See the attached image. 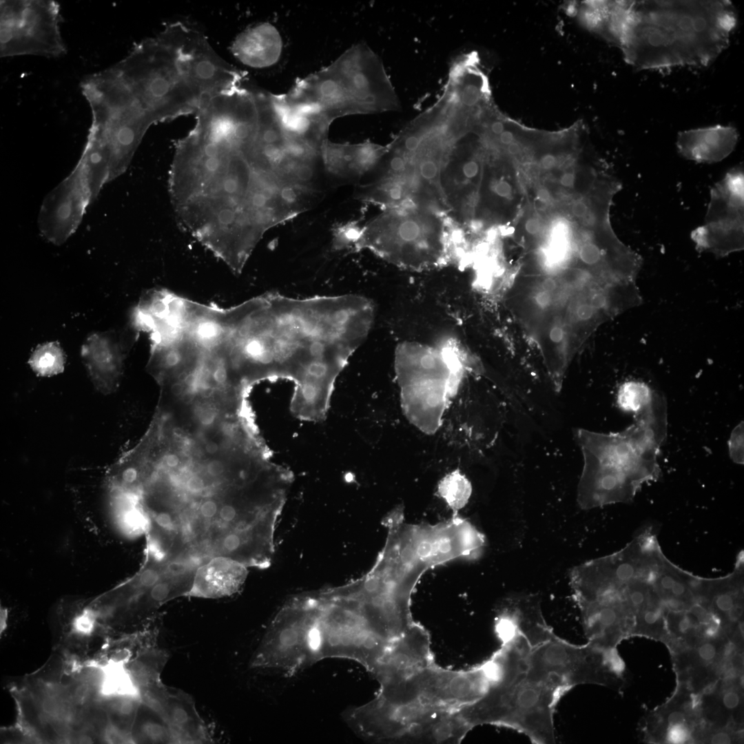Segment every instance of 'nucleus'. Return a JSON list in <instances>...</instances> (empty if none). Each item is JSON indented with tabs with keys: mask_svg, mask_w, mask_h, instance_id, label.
<instances>
[{
	"mask_svg": "<svg viewBox=\"0 0 744 744\" xmlns=\"http://www.w3.org/2000/svg\"><path fill=\"white\" fill-rule=\"evenodd\" d=\"M195 115L175 147L171 203L181 229L239 274L262 238L257 221L281 202L283 185L258 152V118L247 99L224 91Z\"/></svg>",
	"mask_w": 744,
	"mask_h": 744,
	"instance_id": "obj_1",
	"label": "nucleus"
},
{
	"mask_svg": "<svg viewBox=\"0 0 744 744\" xmlns=\"http://www.w3.org/2000/svg\"><path fill=\"white\" fill-rule=\"evenodd\" d=\"M495 631L500 645L482 662L484 692L459 714L471 730L496 725L521 733L532 743H555L558 703L576 686L601 684V653L588 643L578 645L558 636L532 595L508 599L497 612Z\"/></svg>",
	"mask_w": 744,
	"mask_h": 744,
	"instance_id": "obj_2",
	"label": "nucleus"
},
{
	"mask_svg": "<svg viewBox=\"0 0 744 744\" xmlns=\"http://www.w3.org/2000/svg\"><path fill=\"white\" fill-rule=\"evenodd\" d=\"M736 23L726 0L621 1L611 41L637 69L706 66L728 46Z\"/></svg>",
	"mask_w": 744,
	"mask_h": 744,
	"instance_id": "obj_3",
	"label": "nucleus"
},
{
	"mask_svg": "<svg viewBox=\"0 0 744 744\" xmlns=\"http://www.w3.org/2000/svg\"><path fill=\"white\" fill-rule=\"evenodd\" d=\"M655 393L634 415V422L621 432L575 431L583 459L577 491L582 508L630 502L644 483L658 479V456L667 434V405Z\"/></svg>",
	"mask_w": 744,
	"mask_h": 744,
	"instance_id": "obj_4",
	"label": "nucleus"
},
{
	"mask_svg": "<svg viewBox=\"0 0 744 744\" xmlns=\"http://www.w3.org/2000/svg\"><path fill=\"white\" fill-rule=\"evenodd\" d=\"M395 371L403 414L416 428L433 430L442 424L469 369L457 349L408 342L396 349Z\"/></svg>",
	"mask_w": 744,
	"mask_h": 744,
	"instance_id": "obj_5",
	"label": "nucleus"
},
{
	"mask_svg": "<svg viewBox=\"0 0 744 744\" xmlns=\"http://www.w3.org/2000/svg\"><path fill=\"white\" fill-rule=\"evenodd\" d=\"M382 209L361 228L353 248L369 249L407 270H429L446 264L453 247L444 216L414 206Z\"/></svg>",
	"mask_w": 744,
	"mask_h": 744,
	"instance_id": "obj_6",
	"label": "nucleus"
},
{
	"mask_svg": "<svg viewBox=\"0 0 744 744\" xmlns=\"http://www.w3.org/2000/svg\"><path fill=\"white\" fill-rule=\"evenodd\" d=\"M373 63L364 50L351 48L328 66L298 80L285 94L331 123L345 115L375 110L383 102Z\"/></svg>",
	"mask_w": 744,
	"mask_h": 744,
	"instance_id": "obj_7",
	"label": "nucleus"
},
{
	"mask_svg": "<svg viewBox=\"0 0 744 744\" xmlns=\"http://www.w3.org/2000/svg\"><path fill=\"white\" fill-rule=\"evenodd\" d=\"M315 613L317 661H355L371 672L388 646L369 629L344 585L310 592Z\"/></svg>",
	"mask_w": 744,
	"mask_h": 744,
	"instance_id": "obj_8",
	"label": "nucleus"
},
{
	"mask_svg": "<svg viewBox=\"0 0 744 744\" xmlns=\"http://www.w3.org/2000/svg\"><path fill=\"white\" fill-rule=\"evenodd\" d=\"M315 614L309 592L289 599L276 613L251 666L293 674L317 661Z\"/></svg>",
	"mask_w": 744,
	"mask_h": 744,
	"instance_id": "obj_9",
	"label": "nucleus"
},
{
	"mask_svg": "<svg viewBox=\"0 0 744 744\" xmlns=\"http://www.w3.org/2000/svg\"><path fill=\"white\" fill-rule=\"evenodd\" d=\"M59 11L53 1H1V57L65 53Z\"/></svg>",
	"mask_w": 744,
	"mask_h": 744,
	"instance_id": "obj_10",
	"label": "nucleus"
},
{
	"mask_svg": "<svg viewBox=\"0 0 744 744\" xmlns=\"http://www.w3.org/2000/svg\"><path fill=\"white\" fill-rule=\"evenodd\" d=\"M492 402H482L460 388L450 404L441 428L446 440L453 445L474 448L492 442L498 428Z\"/></svg>",
	"mask_w": 744,
	"mask_h": 744,
	"instance_id": "obj_11",
	"label": "nucleus"
},
{
	"mask_svg": "<svg viewBox=\"0 0 744 744\" xmlns=\"http://www.w3.org/2000/svg\"><path fill=\"white\" fill-rule=\"evenodd\" d=\"M142 699L167 721L179 743H207L212 741L194 702L184 692L172 690L159 681L143 690Z\"/></svg>",
	"mask_w": 744,
	"mask_h": 744,
	"instance_id": "obj_12",
	"label": "nucleus"
},
{
	"mask_svg": "<svg viewBox=\"0 0 744 744\" xmlns=\"http://www.w3.org/2000/svg\"><path fill=\"white\" fill-rule=\"evenodd\" d=\"M435 661L427 630L415 622L394 640L371 672L379 683L404 680Z\"/></svg>",
	"mask_w": 744,
	"mask_h": 744,
	"instance_id": "obj_13",
	"label": "nucleus"
},
{
	"mask_svg": "<svg viewBox=\"0 0 744 744\" xmlns=\"http://www.w3.org/2000/svg\"><path fill=\"white\" fill-rule=\"evenodd\" d=\"M743 564L728 577L707 579L702 604L719 621L730 638L741 633L743 617Z\"/></svg>",
	"mask_w": 744,
	"mask_h": 744,
	"instance_id": "obj_14",
	"label": "nucleus"
},
{
	"mask_svg": "<svg viewBox=\"0 0 744 744\" xmlns=\"http://www.w3.org/2000/svg\"><path fill=\"white\" fill-rule=\"evenodd\" d=\"M738 133L731 125H716L679 133L676 147L688 160L712 163L727 157L734 149Z\"/></svg>",
	"mask_w": 744,
	"mask_h": 744,
	"instance_id": "obj_15",
	"label": "nucleus"
},
{
	"mask_svg": "<svg viewBox=\"0 0 744 744\" xmlns=\"http://www.w3.org/2000/svg\"><path fill=\"white\" fill-rule=\"evenodd\" d=\"M248 568L228 558L209 560L196 568L187 597L216 599L234 595L245 583Z\"/></svg>",
	"mask_w": 744,
	"mask_h": 744,
	"instance_id": "obj_16",
	"label": "nucleus"
},
{
	"mask_svg": "<svg viewBox=\"0 0 744 744\" xmlns=\"http://www.w3.org/2000/svg\"><path fill=\"white\" fill-rule=\"evenodd\" d=\"M114 333L94 335L83 347L82 355L96 389L107 395L116 389L123 349Z\"/></svg>",
	"mask_w": 744,
	"mask_h": 744,
	"instance_id": "obj_17",
	"label": "nucleus"
},
{
	"mask_svg": "<svg viewBox=\"0 0 744 744\" xmlns=\"http://www.w3.org/2000/svg\"><path fill=\"white\" fill-rule=\"evenodd\" d=\"M233 55L252 68H266L276 64L282 51L279 31L268 22L259 23L240 32L231 46Z\"/></svg>",
	"mask_w": 744,
	"mask_h": 744,
	"instance_id": "obj_18",
	"label": "nucleus"
},
{
	"mask_svg": "<svg viewBox=\"0 0 744 744\" xmlns=\"http://www.w3.org/2000/svg\"><path fill=\"white\" fill-rule=\"evenodd\" d=\"M386 150L366 143H333L327 139L320 148L321 160L329 172L342 177L360 178L376 166Z\"/></svg>",
	"mask_w": 744,
	"mask_h": 744,
	"instance_id": "obj_19",
	"label": "nucleus"
},
{
	"mask_svg": "<svg viewBox=\"0 0 744 744\" xmlns=\"http://www.w3.org/2000/svg\"><path fill=\"white\" fill-rule=\"evenodd\" d=\"M702 581L682 571L665 558L652 583L666 610L682 611L698 603Z\"/></svg>",
	"mask_w": 744,
	"mask_h": 744,
	"instance_id": "obj_20",
	"label": "nucleus"
},
{
	"mask_svg": "<svg viewBox=\"0 0 744 744\" xmlns=\"http://www.w3.org/2000/svg\"><path fill=\"white\" fill-rule=\"evenodd\" d=\"M744 221V174L741 166L731 169L710 191L705 223Z\"/></svg>",
	"mask_w": 744,
	"mask_h": 744,
	"instance_id": "obj_21",
	"label": "nucleus"
},
{
	"mask_svg": "<svg viewBox=\"0 0 744 744\" xmlns=\"http://www.w3.org/2000/svg\"><path fill=\"white\" fill-rule=\"evenodd\" d=\"M743 234L744 221H722L705 223L692 231L691 238L699 250L724 256L743 249Z\"/></svg>",
	"mask_w": 744,
	"mask_h": 744,
	"instance_id": "obj_22",
	"label": "nucleus"
},
{
	"mask_svg": "<svg viewBox=\"0 0 744 744\" xmlns=\"http://www.w3.org/2000/svg\"><path fill=\"white\" fill-rule=\"evenodd\" d=\"M666 611L657 594L645 608L635 614L632 636H643L666 643L668 639Z\"/></svg>",
	"mask_w": 744,
	"mask_h": 744,
	"instance_id": "obj_23",
	"label": "nucleus"
},
{
	"mask_svg": "<svg viewBox=\"0 0 744 744\" xmlns=\"http://www.w3.org/2000/svg\"><path fill=\"white\" fill-rule=\"evenodd\" d=\"M472 490L471 482L458 468L446 474L437 486V495L452 510L453 515L458 514L468 504Z\"/></svg>",
	"mask_w": 744,
	"mask_h": 744,
	"instance_id": "obj_24",
	"label": "nucleus"
},
{
	"mask_svg": "<svg viewBox=\"0 0 744 744\" xmlns=\"http://www.w3.org/2000/svg\"><path fill=\"white\" fill-rule=\"evenodd\" d=\"M655 392L643 382L628 380L619 386L617 404L621 410L635 415L650 403Z\"/></svg>",
	"mask_w": 744,
	"mask_h": 744,
	"instance_id": "obj_25",
	"label": "nucleus"
},
{
	"mask_svg": "<svg viewBox=\"0 0 744 744\" xmlns=\"http://www.w3.org/2000/svg\"><path fill=\"white\" fill-rule=\"evenodd\" d=\"M33 371L41 376H50L61 373L64 368L63 352L58 346L49 344L38 348L30 359Z\"/></svg>",
	"mask_w": 744,
	"mask_h": 744,
	"instance_id": "obj_26",
	"label": "nucleus"
},
{
	"mask_svg": "<svg viewBox=\"0 0 744 744\" xmlns=\"http://www.w3.org/2000/svg\"><path fill=\"white\" fill-rule=\"evenodd\" d=\"M743 422L738 424L732 431L728 448L730 457L736 464H743Z\"/></svg>",
	"mask_w": 744,
	"mask_h": 744,
	"instance_id": "obj_27",
	"label": "nucleus"
},
{
	"mask_svg": "<svg viewBox=\"0 0 744 744\" xmlns=\"http://www.w3.org/2000/svg\"><path fill=\"white\" fill-rule=\"evenodd\" d=\"M579 256L585 264L597 265L602 261L603 253L598 245L593 242H588L581 246Z\"/></svg>",
	"mask_w": 744,
	"mask_h": 744,
	"instance_id": "obj_28",
	"label": "nucleus"
},
{
	"mask_svg": "<svg viewBox=\"0 0 744 744\" xmlns=\"http://www.w3.org/2000/svg\"><path fill=\"white\" fill-rule=\"evenodd\" d=\"M479 98V91L476 87L473 85L466 86L462 94V101L464 104L471 106L475 104Z\"/></svg>",
	"mask_w": 744,
	"mask_h": 744,
	"instance_id": "obj_29",
	"label": "nucleus"
},
{
	"mask_svg": "<svg viewBox=\"0 0 744 744\" xmlns=\"http://www.w3.org/2000/svg\"><path fill=\"white\" fill-rule=\"evenodd\" d=\"M571 211L576 218L583 219L591 211L586 202L580 200L572 205Z\"/></svg>",
	"mask_w": 744,
	"mask_h": 744,
	"instance_id": "obj_30",
	"label": "nucleus"
},
{
	"mask_svg": "<svg viewBox=\"0 0 744 744\" xmlns=\"http://www.w3.org/2000/svg\"><path fill=\"white\" fill-rule=\"evenodd\" d=\"M205 469L209 475L213 476L220 475L226 471L224 463L218 459L210 461L207 464Z\"/></svg>",
	"mask_w": 744,
	"mask_h": 744,
	"instance_id": "obj_31",
	"label": "nucleus"
},
{
	"mask_svg": "<svg viewBox=\"0 0 744 744\" xmlns=\"http://www.w3.org/2000/svg\"><path fill=\"white\" fill-rule=\"evenodd\" d=\"M539 163L541 169L546 171H550L557 167L558 160L554 154H546L541 156Z\"/></svg>",
	"mask_w": 744,
	"mask_h": 744,
	"instance_id": "obj_32",
	"label": "nucleus"
},
{
	"mask_svg": "<svg viewBox=\"0 0 744 744\" xmlns=\"http://www.w3.org/2000/svg\"><path fill=\"white\" fill-rule=\"evenodd\" d=\"M524 227L529 234L536 235L541 229V223L536 217H530L526 220Z\"/></svg>",
	"mask_w": 744,
	"mask_h": 744,
	"instance_id": "obj_33",
	"label": "nucleus"
},
{
	"mask_svg": "<svg viewBox=\"0 0 744 744\" xmlns=\"http://www.w3.org/2000/svg\"><path fill=\"white\" fill-rule=\"evenodd\" d=\"M595 312V307L592 304H584L581 305L577 309V316L581 320H588L591 318Z\"/></svg>",
	"mask_w": 744,
	"mask_h": 744,
	"instance_id": "obj_34",
	"label": "nucleus"
},
{
	"mask_svg": "<svg viewBox=\"0 0 744 744\" xmlns=\"http://www.w3.org/2000/svg\"><path fill=\"white\" fill-rule=\"evenodd\" d=\"M575 174L573 172H568L564 173L559 178V182L560 184L564 187L572 188L575 185Z\"/></svg>",
	"mask_w": 744,
	"mask_h": 744,
	"instance_id": "obj_35",
	"label": "nucleus"
},
{
	"mask_svg": "<svg viewBox=\"0 0 744 744\" xmlns=\"http://www.w3.org/2000/svg\"><path fill=\"white\" fill-rule=\"evenodd\" d=\"M497 136L499 143L506 147L515 142L513 133L508 130H504V132Z\"/></svg>",
	"mask_w": 744,
	"mask_h": 744,
	"instance_id": "obj_36",
	"label": "nucleus"
},
{
	"mask_svg": "<svg viewBox=\"0 0 744 744\" xmlns=\"http://www.w3.org/2000/svg\"><path fill=\"white\" fill-rule=\"evenodd\" d=\"M165 462L169 468H175L178 466L180 459L176 454L171 453L165 457Z\"/></svg>",
	"mask_w": 744,
	"mask_h": 744,
	"instance_id": "obj_37",
	"label": "nucleus"
},
{
	"mask_svg": "<svg viewBox=\"0 0 744 744\" xmlns=\"http://www.w3.org/2000/svg\"><path fill=\"white\" fill-rule=\"evenodd\" d=\"M490 130L494 135L499 136L505 130L504 125L502 121H496L492 123Z\"/></svg>",
	"mask_w": 744,
	"mask_h": 744,
	"instance_id": "obj_38",
	"label": "nucleus"
},
{
	"mask_svg": "<svg viewBox=\"0 0 744 744\" xmlns=\"http://www.w3.org/2000/svg\"><path fill=\"white\" fill-rule=\"evenodd\" d=\"M170 391L174 396H181L184 392V386L181 383L174 382L170 386Z\"/></svg>",
	"mask_w": 744,
	"mask_h": 744,
	"instance_id": "obj_39",
	"label": "nucleus"
},
{
	"mask_svg": "<svg viewBox=\"0 0 744 744\" xmlns=\"http://www.w3.org/2000/svg\"><path fill=\"white\" fill-rule=\"evenodd\" d=\"M550 336L553 342H559L562 340L563 331L560 328L555 327L552 329Z\"/></svg>",
	"mask_w": 744,
	"mask_h": 744,
	"instance_id": "obj_40",
	"label": "nucleus"
},
{
	"mask_svg": "<svg viewBox=\"0 0 744 744\" xmlns=\"http://www.w3.org/2000/svg\"><path fill=\"white\" fill-rule=\"evenodd\" d=\"M205 450L209 454H215L218 451V445L215 442L209 441L205 445Z\"/></svg>",
	"mask_w": 744,
	"mask_h": 744,
	"instance_id": "obj_41",
	"label": "nucleus"
},
{
	"mask_svg": "<svg viewBox=\"0 0 744 744\" xmlns=\"http://www.w3.org/2000/svg\"><path fill=\"white\" fill-rule=\"evenodd\" d=\"M507 150L508 153L512 155L518 154L521 152L519 145L515 142L507 146Z\"/></svg>",
	"mask_w": 744,
	"mask_h": 744,
	"instance_id": "obj_42",
	"label": "nucleus"
},
{
	"mask_svg": "<svg viewBox=\"0 0 744 744\" xmlns=\"http://www.w3.org/2000/svg\"><path fill=\"white\" fill-rule=\"evenodd\" d=\"M194 396H195L194 393H193L192 391H186L181 395V399H182V401L183 402L189 403V402H191L194 400Z\"/></svg>",
	"mask_w": 744,
	"mask_h": 744,
	"instance_id": "obj_43",
	"label": "nucleus"
},
{
	"mask_svg": "<svg viewBox=\"0 0 744 744\" xmlns=\"http://www.w3.org/2000/svg\"><path fill=\"white\" fill-rule=\"evenodd\" d=\"M537 301L541 304H546L548 302V296L546 293H540L537 297Z\"/></svg>",
	"mask_w": 744,
	"mask_h": 744,
	"instance_id": "obj_44",
	"label": "nucleus"
},
{
	"mask_svg": "<svg viewBox=\"0 0 744 744\" xmlns=\"http://www.w3.org/2000/svg\"><path fill=\"white\" fill-rule=\"evenodd\" d=\"M544 287L547 291L552 290L555 287L554 282L552 280H547L544 284Z\"/></svg>",
	"mask_w": 744,
	"mask_h": 744,
	"instance_id": "obj_45",
	"label": "nucleus"
}]
</instances>
